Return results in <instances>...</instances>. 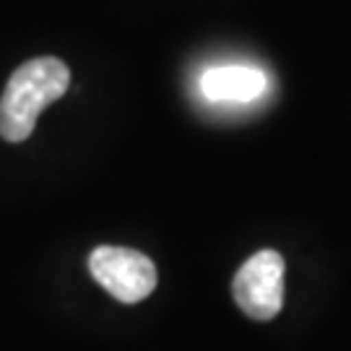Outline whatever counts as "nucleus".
Here are the masks:
<instances>
[{
    "mask_svg": "<svg viewBox=\"0 0 351 351\" xmlns=\"http://www.w3.org/2000/svg\"><path fill=\"white\" fill-rule=\"evenodd\" d=\"M88 271L114 300L133 304L146 300L156 287V265L143 252L101 245L88 258Z\"/></svg>",
    "mask_w": 351,
    "mask_h": 351,
    "instance_id": "2",
    "label": "nucleus"
},
{
    "mask_svg": "<svg viewBox=\"0 0 351 351\" xmlns=\"http://www.w3.org/2000/svg\"><path fill=\"white\" fill-rule=\"evenodd\" d=\"M268 88V78L255 65H216L201 75V91L211 101H255Z\"/></svg>",
    "mask_w": 351,
    "mask_h": 351,
    "instance_id": "4",
    "label": "nucleus"
},
{
    "mask_svg": "<svg viewBox=\"0 0 351 351\" xmlns=\"http://www.w3.org/2000/svg\"><path fill=\"white\" fill-rule=\"evenodd\" d=\"M284 258L276 250L255 252L234 276L232 291L252 320H274L284 307Z\"/></svg>",
    "mask_w": 351,
    "mask_h": 351,
    "instance_id": "3",
    "label": "nucleus"
},
{
    "mask_svg": "<svg viewBox=\"0 0 351 351\" xmlns=\"http://www.w3.org/2000/svg\"><path fill=\"white\" fill-rule=\"evenodd\" d=\"M71 86V71L58 58H34L13 71L0 99V136L21 143L34 133L39 114Z\"/></svg>",
    "mask_w": 351,
    "mask_h": 351,
    "instance_id": "1",
    "label": "nucleus"
}]
</instances>
